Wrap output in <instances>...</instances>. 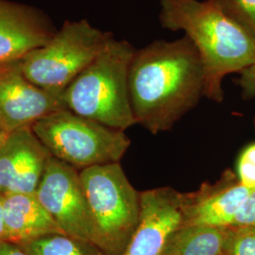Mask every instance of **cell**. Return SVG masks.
<instances>
[{"label":"cell","mask_w":255,"mask_h":255,"mask_svg":"<svg viewBox=\"0 0 255 255\" xmlns=\"http://www.w3.org/2000/svg\"><path fill=\"white\" fill-rule=\"evenodd\" d=\"M184 194L170 187L141 192V215L121 255H162L169 237L182 225Z\"/></svg>","instance_id":"9"},{"label":"cell","mask_w":255,"mask_h":255,"mask_svg":"<svg viewBox=\"0 0 255 255\" xmlns=\"http://www.w3.org/2000/svg\"><path fill=\"white\" fill-rule=\"evenodd\" d=\"M238 182L249 188L255 187V143L242 151L237 164Z\"/></svg>","instance_id":"18"},{"label":"cell","mask_w":255,"mask_h":255,"mask_svg":"<svg viewBox=\"0 0 255 255\" xmlns=\"http://www.w3.org/2000/svg\"><path fill=\"white\" fill-rule=\"evenodd\" d=\"M238 227H255V187L239 210L232 228Z\"/></svg>","instance_id":"19"},{"label":"cell","mask_w":255,"mask_h":255,"mask_svg":"<svg viewBox=\"0 0 255 255\" xmlns=\"http://www.w3.org/2000/svg\"><path fill=\"white\" fill-rule=\"evenodd\" d=\"M252 189L229 174L215 184L203 183L198 191L184 194L182 225L232 228Z\"/></svg>","instance_id":"12"},{"label":"cell","mask_w":255,"mask_h":255,"mask_svg":"<svg viewBox=\"0 0 255 255\" xmlns=\"http://www.w3.org/2000/svg\"><path fill=\"white\" fill-rule=\"evenodd\" d=\"M240 73V84L245 97L254 98L255 97V64Z\"/></svg>","instance_id":"20"},{"label":"cell","mask_w":255,"mask_h":255,"mask_svg":"<svg viewBox=\"0 0 255 255\" xmlns=\"http://www.w3.org/2000/svg\"><path fill=\"white\" fill-rule=\"evenodd\" d=\"M255 37V0H212Z\"/></svg>","instance_id":"16"},{"label":"cell","mask_w":255,"mask_h":255,"mask_svg":"<svg viewBox=\"0 0 255 255\" xmlns=\"http://www.w3.org/2000/svg\"><path fill=\"white\" fill-rule=\"evenodd\" d=\"M7 242L21 244L54 234H64L35 194L3 195Z\"/></svg>","instance_id":"13"},{"label":"cell","mask_w":255,"mask_h":255,"mask_svg":"<svg viewBox=\"0 0 255 255\" xmlns=\"http://www.w3.org/2000/svg\"><path fill=\"white\" fill-rule=\"evenodd\" d=\"M7 135H8V133L0 126V146L2 145V143L4 142V140L6 139Z\"/></svg>","instance_id":"23"},{"label":"cell","mask_w":255,"mask_h":255,"mask_svg":"<svg viewBox=\"0 0 255 255\" xmlns=\"http://www.w3.org/2000/svg\"><path fill=\"white\" fill-rule=\"evenodd\" d=\"M27 255H105L89 242L54 234L18 244Z\"/></svg>","instance_id":"15"},{"label":"cell","mask_w":255,"mask_h":255,"mask_svg":"<svg viewBox=\"0 0 255 255\" xmlns=\"http://www.w3.org/2000/svg\"><path fill=\"white\" fill-rule=\"evenodd\" d=\"M112 37V33L93 27L87 20L66 21L45 46L31 50L21 60L22 72L37 86L63 95Z\"/></svg>","instance_id":"6"},{"label":"cell","mask_w":255,"mask_h":255,"mask_svg":"<svg viewBox=\"0 0 255 255\" xmlns=\"http://www.w3.org/2000/svg\"><path fill=\"white\" fill-rule=\"evenodd\" d=\"M56 31L37 9L0 0V68L45 46Z\"/></svg>","instance_id":"11"},{"label":"cell","mask_w":255,"mask_h":255,"mask_svg":"<svg viewBox=\"0 0 255 255\" xmlns=\"http://www.w3.org/2000/svg\"><path fill=\"white\" fill-rule=\"evenodd\" d=\"M0 255H27L18 245L10 242H0Z\"/></svg>","instance_id":"21"},{"label":"cell","mask_w":255,"mask_h":255,"mask_svg":"<svg viewBox=\"0 0 255 255\" xmlns=\"http://www.w3.org/2000/svg\"><path fill=\"white\" fill-rule=\"evenodd\" d=\"M135 51L127 41L112 37L65 89V108L123 131L136 124L128 91V69Z\"/></svg>","instance_id":"3"},{"label":"cell","mask_w":255,"mask_h":255,"mask_svg":"<svg viewBox=\"0 0 255 255\" xmlns=\"http://www.w3.org/2000/svg\"><path fill=\"white\" fill-rule=\"evenodd\" d=\"M7 241L5 221H4V204H3V194L0 193V242Z\"/></svg>","instance_id":"22"},{"label":"cell","mask_w":255,"mask_h":255,"mask_svg":"<svg viewBox=\"0 0 255 255\" xmlns=\"http://www.w3.org/2000/svg\"><path fill=\"white\" fill-rule=\"evenodd\" d=\"M159 19L165 28L183 31L196 47L209 100L222 101L226 75L255 64V37L212 0H160Z\"/></svg>","instance_id":"2"},{"label":"cell","mask_w":255,"mask_h":255,"mask_svg":"<svg viewBox=\"0 0 255 255\" xmlns=\"http://www.w3.org/2000/svg\"><path fill=\"white\" fill-rule=\"evenodd\" d=\"M66 109L63 95L46 91L29 82L21 61L0 68V126L9 133L32 127L38 120Z\"/></svg>","instance_id":"8"},{"label":"cell","mask_w":255,"mask_h":255,"mask_svg":"<svg viewBox=\"0 0 255 255\" xmlns=\"http://www.w3.org/2000/svg\"><path fill=\"white\" fill-rule=\"evenodd\" d=\"M32 130L51 156L77 169L120 163L130 146L123 130L82 118L67 109L38 120Z\"/></svg>","instance_id":"5"},{"label":"cell","mask_w":255,"mask_h":255,"mask_svg":"<svg viewBox=\"0 0 255 255\" xmlns=\"http://www.w3.org/2000/svg\"><path fill=\"white\" fill-rule=\"evenodd\" d=\"M231 228L181 225L169 237L162 255H223Z\"/></svg>","instance_id":"14"},{"label":"cell","mask_w":255,"mask_h":255,"mask_svg":"<svg viewBox=\"0 0 255 255\" xmlns=\"http://www.w3.org/2000/svg\"><path fill=\"white\" fill-rule=\"evenodd\" d=\"M50 156L31 127L8 133L0 146V193L35 194Z\"/></svg>","instance_id":"10"},{"label":"cell","mask_w":255,"mask_h":255,"mask_svg":"<svg viewBox=\"0 0 255 255\" xmlns=\"http://www.w3.org/2000/svg\"><path fill=\"white\" fill-rule=\"evenodd\" d=\"M35 196L65 235L94 245L91 216L77 168L50 156Z\"/></svg>","instance_id":"7"},{"label":"cell","mask_w":255,"mask_h":255,"mask_svg":"<svg viewBox=\"0 0 255 255\" xmlns=\"http://www.w3.org/2000/svg\"><path fill=\"white\" fill-rule=\"evenodd\" d=\"M128 91L136 124L153 134L169 130L205 92L201 57L191 41L158 40L136 50Z\"/></svg>","instance_id":"1"},{"label":"cell","mask_w":255,"mask_h":255,"mask_svg":"<svg viewBox=\"0 0 255 255\" xmlns=\"http://www.w3.org/2000/svg\"><path fill=\"white\" fill-rule=\"evenodd\" d=\"M94 230V245L105 255H121L141 215V192L128 181L120 163L80 171Z\"/></svg>","instance_id":"4"},{"label":"cell","mask_w":255,"mask_h":255,"mask_svg":"<svg viewBox=\"0 0 255 255\" xmlns=\"http://www.w3.org/2000/svg\"><path fill=\"white\" fill-rule=\"evenodd\" d=\"M223 255H255V227L231 228Z\"/></svg>","instance_id":"17"}]
</instances>
